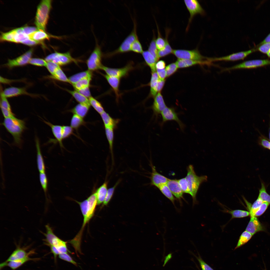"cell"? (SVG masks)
I'll return each mask as SVG.
<instances>
[{"label":"cell","mask_w":270,"mask_h":270,"mask_svg":"<svg viewBox=\"0 0 270 270\" xmlns=\"http://www.w3.org/2000/svg\"><path fill=\"white\" fill-rule=\"evenodd\" d=\"M102 0L84 1L77 10L73 22L70 48L76 60L90 63L102 14Z\"/></svg>","instance_id":"obj_1"},{"label":"cell","mask_w":270,"mask_h":270,"mask_svg":"<svg viewBox=\"0 0 270 270\" xmlns=\"http://www.w3.org/2000/svg\"><path fill=\"white\" fill-rule=\"evenodd\" d=\"M4 248L23 270H44L51 256L48 242L29 232L9 236Z\"/></svg>","instance_id":"obj_2"},{"label":"cell","mask_w":270,"mask_h":270,"mask_svg":"<svg viewBox=\"0 0 270 270\" xmlns=\"http://www.w3.org/2000/svg\"><path fill=\"white\" fill-rule=\"evenodd\" d=\"M90 120L94 124H105L119 132L130 130L144 124H152V120L144 114L138 104L105 106L92 114Z\"/></svg>","instance_id":"obj_3"},{"label":"cell","mask_w":270,"mask_h":270,"mask_svg":"<svg viewBox=\"0 0 270 270\" xmlns=\"http://www.w3.org/2000/svg\"><path fill=\"white\" fill-rule=\"evenodd\" d=\"M203 114L202 96L194 89L174 121L176 140L184 143L201 138L204 130L202 126Z\"/></svg>","instance_id":"obj_4"},{"label":"cell","mask_w":270,"mask_h":270,"mask_svg":"<svg viewBox=\"0 0 270 270\" xmlns=\"http://www.w3.org/2000/svg\"><path fill=\"white\" fill-rule=\"evenodd\" d=\"M270 80V42H268V54L262 66L253 74L237 95L216 108L222 112L238 106L254 104L262 102L263 90Z\"/></svg>","instance_id":"obj_5"},{"label":"cell","mask_w":270,"mask_h":270,"mask_svg":"<svg viewBox=\"0 0 270 270\" xmlns=\"http://www.w3.org/2000/svg\"><path fill=\"white\" fill-rule=\"evenodd\" d=\"M66 100L62 98L48 108L28 118H18L10 128L12 132L19 136L52 130L58 126L62 117Z\"/></svg>","instance_id":"obj_6"},{"label":"cell","mask_w":270,"mask_h":270,"mask_svg":"<svg viewBox=\"0 0 270 270\" xmlns=\"http://www.w3.org/2000/svg\"><path fill=\"white\" fill-rule=\"evenodd\" d=\"M264 136V131L259 128L240 136H222L204 130L201 138L207 140L217 151L241 156L251 152Z\"/></svg>","instance_id":"obj_7"},{"label":"cell","mask_w":270,"mask_h":270,"mask_svg":"<svg viewBox=\"0 0 270 270\" xmlns=\"http://www.w3.org/2000/svg\"><path fill=\"white\" fill-rule=\"evenodd\" d=\"M2 184L12 196L29 194L45 189L68 192V190L56 185L48 176L22 174L10 178Z\"/></svg>","instance_id":"obj_8"},{"label":"cell","mask_w":270,"mask_h":270,"mask_svg":"<svg viewBox=\"0 0 270 270\" xmlns=\"http://www.w3.org/2000/svg\"><path fill=\"white\" fill-rule=\"evenodd\" d=\"M0 210L4 227L9 236L29 232L13 196L6 190L2 184L1 186Z\"/></svg>","instance_id":"obj_9"},{"label":"cell","mask_w":270,"mask_h":270,"mask_svg":"<svg viewBox=\"0 0 270 270\" xmlns=\"http://www.w3.org/2000/svg\"><path fill=\"white\" fill-rule=\"evenodd\" d=\"M181 210L180 208L158 206L139 222L146 228L152 229L167 237L174 229Z\"/></svg>","instance_id":"obj_10"},{"label":"cell","mask_w":270,"mask_h":270,"mask_svg":"<svg viewBox=\"0 0 270 270\" xmlns=\"http://www.w3.org/2000/svg\"><path fill=\"white\" fill-rule=\"evenodd\" d=\"M206 151L226 179L232 191L233 201L236 202L240 192L238 179L240 156L218 152L214 148L207 149Z\"/></svg>","instance_id":"obj_11"},{"label":"cell","mask_w":270,"mask_h":270,"mask_svg":"<svg viewBox=\"0 0 270 270\" xmlns=\"http://www.w3.org/2000/svg\"><path fill=\"white\" fill-rule=\"evenodd\" d=\"M200 229L210 255L226 258L232 256L239 243V239L224 236L210 222Z\"/></svg>","instance_id":"obj_12"},{"label":"cell","mask_w":270,"mask_h":270,"mask_svg":"<svg viewBox=\"0 0 270 270\" xmlns=\"http://www.w3.org/2000/svg\"><path fill=\"white\" fill-rule=\"evenodd\" d=\"M184 152L183 142L176 140L148 149L138 155L137 158L140 167L145 170L170 156L184 155Z\"/></svg>","instance_id":"obj_13"},{"label":"cell","mask_w":270,"mask_h":270,"mask_svg":"<svg viewBox=\"0 0 270 270\" xmlns=\"http://www.w3.org/2000/svg\"><path fill=\"white\" fill-rule=\"evenodd\" d=\"M58 76L72 82H81L91 78H97L101 72L90 63L74 60L56 70Z\"/></svg>","instance_id":"obj_14"},{"label":"cell","mask_w":270,"mask_h":270,"mask_svg":"<svg viewBox=\"0 0 270 270\" xmlns=\"http://www.w3.org/2000/svg\"><path fill=\"white\" fill-rule=\"evenodd\" d=\"M158 206L180 208L177 197L171 194L153 180H133Z\"/></svg>","instance_id":"obj_15"},{"label":"cell","mask_w":270,"mask_h":270,"mask_svg":"<svg viewBox=\"0 0 270 270\" xmlns=\"http://www.w3.org/2000/svg\"><path fill=\"white\" fill-rule=\"evenodd\" d=\"M170 247L167 237L152 229H146L142 239L140 250L147 258L154 260L161 252Z\"/></svg>","instance_id":"obj_16"},{"label":"cell","mask_w":270,"mask_h":270,"mask_svg":"<svg viewBox=\"0 0 270 270\" xmlns=\"http://www.w3.org/2000/svg\"><path fill=\"white\" fill-rule=\"evenodd\" d=\"M99 154L119 162L140 166L137 156L134 154L120 134L112 140L106 150L99 152Z\"/></svg>","instance_id":"obj_17"},{"label":"cell","mask_w":270,"mask_h":270,"mask_svg":"<svg viewBox=\"0 0 270 270\" xmlns=\"http://www.w3.org/2000/svg\"><path fill=\"white\" fill-rule=\"evenodd\" d=\"M184 155L174 154L168 156L145 169L150 180H158L178 174Z\"/></svg>","instance_id":"obj_18"},{"label":"cell","mask_w":270,"mask_h":270,"mask_svg":"<svg viewBox=\"0 0 270 270\" xmlns=\"http://www.w3.org/2000/svg\"><path fill=\"white\" fill-rule=\"evenodd\" d=\"M177 198L181 212L198 228H201L209 222L203 208L190 197L182 192Z\"/></svg>","instance_id":"obj_19"},{"label":"cell","mask_w":270,"mask_h":270,"mask_svg":"<svg viewBox=\"0 0 270 270\" xmlns=\"http://www.w3.org/2000/svg\"><path fill=\"white\" fill-rule=\"evenodd\" d=\"M86 243L99 252L107 270H124V252L109 250L85 238Z\"/></svg>","instance_id":"obj_20"},{"label":"cell","mask_w":270,"mask_h":270,"mask_svg":"<svg viewBox=\"0 0 270 270\" xmlns=\"http://www.w3.org/2000/svg\"><path fill=\"white\" fill-rule=\"evenodd\" d=\"M34 66L30 58L16 64L4 66L1 72V80L25 84L28 73Z\"/></svg>","instance_id":"obj_21"},{"label":"cell","mask_w":270,"mask_h":270,"mask_svg":"<svg viewBox=\"0 0 270 270\" xmlns=\"http://www.w3.org/2000/svg\"><path fill=\"white\" fill-rule=\"evenodd\" d=\"M58 126L62 129L76 132L92 133L94 124L90 120L78 116H62Z\"/></svg>","instance_id":"obj_22"},{"label":"cell","mask_w":270,"mask_h":270,"mask_svg":"<svg viewBox=\"0 0 270 270\" xmlns=\"http://www.w3.org/2000/svg\"><path fill=\"white\" fill-rule=\"evenodd\" d=\"M58 76L56 70L44 66H34L28 73L25 84L42 86L45 82Z\"/></svg>","instance_id":"obj_23"},{"label":"cell","mask_w":270,"mask_h":270,"mask_svg":"<svg viewBox=\"0 0 270 270\" xmlns=\"http://www.w3.org/2000/svg\"><path fill=\"white\" fill-rule=\"evenodd\" d=\"M92 134L102 150H106L112 140L120 134L117 130L101 123L94 124Z\"/></svg>","instance_id":"obj_24"},{"label":"cell","mask_w":270,"mask_h":270,"mask_svg":"<svg viewBox=\"0 0 270 270\" xmlns=\"http://www.w3.org/2000/svg\"><path fill=\"white\" fill-rule=\"evenodd\" d=\"M44 66L57 70L75 60L73 54L66 53H50L43 54Z\"/></svg>","instance_id":"obj_25"},{"label":"cell","mask_w":270,"mask_h":270,"mask_svg":"<svg viewBox=\"0 0 270 270\" xmlns=\"http://www.w3.org/2000/svg\"><path fill=\"white\" fill-rule=\"evenodd\" d=\"M146 259L141 252H124V270H143L146 268Z\"/></svg>","instance_id":"obj_26"},{"label":"cell","mask_w":270,"mask_h":270,"mask_svg":"<svg viewBox=\"0 0 270 270\" xmlns=\"http://www.w3.org/2000/svg\"><path fill=\"white\" fill-rule=\"evenodd\" d=\"M153 181L176 197L183 192L178 174Z\"/></svg>","instance_id":"obj_27"},{"label":"cell","mask_w":270,"mask_h":270,"mask_svg":"<svg viewBox=\"0 0 270 270\" xmlns=\"http://www.w3.org/2000/svg\"><path fill=\"white\" fill-rule=\"evenodd\" d=\"M81 84L72 82L58 76L45 82L42 86L58 92H64L80 87Z\"/></svg>","instance_id":"obj_28"},{"label":"cell","mask_w":270,"mask_h":270,"mask_svg":"<svg viewBox=\"0 0 270 270\" xmlns=\"http://www.w3.org/2000/svg\"><path fill=\"white\" fill-rule=\"evenodd\" d=\"M0 164L6 167L18 168L30 162V160L18 159L0 153Z\"/></svg>","instance_id":"obj_29"},{"label":"cell","mask_w":270,"mask_h":270,"mask_svg":"<svg viewBox=\"0 0 270 270\" xmlns=\"http://www.w3.org/2000/svg\"><path fill=\"white\" fill-rule=\"evenodd\" d=\"M212 270H228L227 258L218 256L210 255Z\"/></svg>","instance_id":"obj_30"},{"label":"cell","mask_w":270,"mask_h":270,"mask_svg":"<svg viewBox=\"0 0 270 270\" xmlns=\"http://www.w3.org/2000/svg\"><path fill=\"white\" fill-rule=\"evenodd\" d=\"M262 102L270 104V80L264 86L262 95Z\"/></svg>","instance_id":"obj_31"}]
</instances>
